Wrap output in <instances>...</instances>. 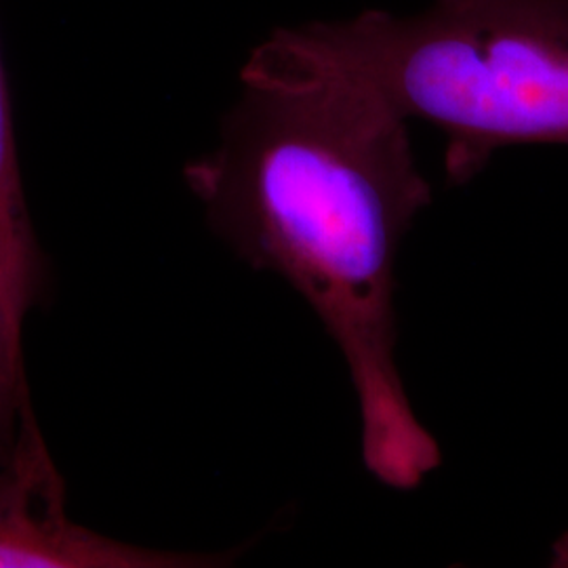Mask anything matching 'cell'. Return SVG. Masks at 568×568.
<instances>
[{"label":"cell","instance_id":"1","mask_svg":"<svg viewBox=\"0 0 568 568\" xmlns=\"http://www.w3.org/2000/svg\"><path fill=\"white\" fill-rule=\"evenodd\" d=\"M241 84L217 145L183 166L185 185L215 236L316 312L356 389L366 469L413 490L440 466V448L396 363V264L432 203L408 121L270 37Z\"/></svg>","mask_w":568,"mask_h":568},{"label":"cell","instance_id":"2","mask_svg":"<svg viewBox=\"0 0 568 568\" xmlns=\"http://www.w3.org/2000/svg\"><path fill=\"white\" fill-rule=\"evenodd\" d=\"M270 39L438 126L453 185L509 145H568V0H432L417 16L371 9Z\"/></svg>","mask_w":568,"mask_h":568},{"label":"cell","instance_id":"3","mask_svg":"<svg viewBox=\"0 0 568 568\" xmlns=\"http://www.w3.org/2000/svg\"><path fill=\"white\" fill-rule=\"evenodd\" d=\"M39 419L26 422L0 462V568H156L161 551L82 527Z\"/></svg>","mask_w":568,"mask_h":568},{"label":"cell","instance_id":"4","mask_svg":"<svg viewBox=\"0 0 568 568\" xmlns=\"http://www.w3.org/2000/svg\"><path fill=\"white\" fill-rule=\"evenodd\" d=\"M51 267L34 232L21 180L11 93L0 53V462L34 413L26 373L23 328L47 304Z\"/></svg>","mask_w":568,"mask_h":568}]
</instances>
